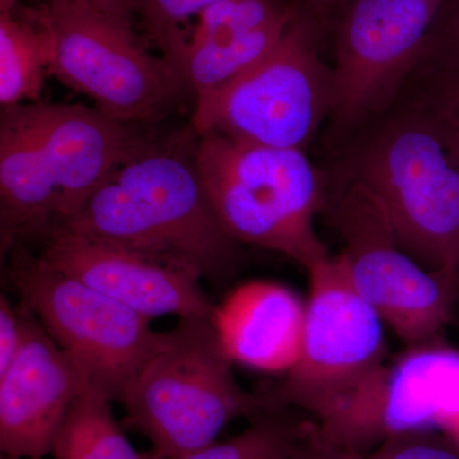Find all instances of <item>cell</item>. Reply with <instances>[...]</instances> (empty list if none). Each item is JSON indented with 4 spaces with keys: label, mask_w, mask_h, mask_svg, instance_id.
<instances>
[{
    "label": "cell",
    "mask_w": 459,
    "mask_h": 459,
    "mask_svg": "<svg viewBox=\"0 0 459 459\" xmlns=\"http://www.w3.org/2000/svg\"><path fill=\"white\" fill-rule=\"evenodd\" d=\"M153 140L81 104L26 102L0 114V247L47 238Z\"/></svg>",
    "instance_id": "6da1fadb"
},
{
    "label": "cell",
    "mask_w": 459,
    "mask_h": 459,
    "mask_svg": "<svg viewBox=\"0 0 459 459\" xmlns=\"http://www.w3.org/2000/svg\"><path fill=\"white\" fill-rule=\"evenodd\" d=\"M334 183L376 197L407 255L459 279V131L401 92L336 155Z\"/></svg>",
    "instance_id": "7a4b0ae2"
},
{
    "label": "cell",
    "mask_w": 459,
    "mask_h": 459,
    "mask_svg": "<svg viewBox=\"0 0 459 459\" xmlns=\"http://www.w3.org/2000/svg\"><path fill=\"white\" fill-rule=\"evenodd\" d=\"M189 142L153 141L115 169L82 210L57 228L161 259L201 280L230 279L240 262V244L214 213L195 142Z\"/></svg>",
    "instance_id": "3957f363"
},
{
    "label": "cell",
    "mask_w": 459,
    "mask_h": 459,
    "mask_svg": "<svg viewBox=\"0 0 459 459\" xmlns=\"http://www.w3.org/2000/svg\"><path fill=\"white\" fill-rule=\"evenodd\" d=\"M195 153L214 213L238 244L280 253L307 271L331 255L316 230L328 184L305 151L205 134Z\"/></svg>",
    "instance_id": "277c9868"
},
{
    "label": "cell",
    "mask_w": 459,
    "mask_h": 459,
    "mask_svg": "<svg viewBox=\"0 0 459 459\" xmlns=\"http://www.w3.org/2000/svg\"><path fill=\"white\" fill-rule=\"evenodd\" d=\"M119 402L124 425L168 459L210 446L230 422L270 409L238 385L212 319L199 318L179 319Z\"/></svg>",
    "instance_id": "5b68a950"
},
{
    "label": "cell",
    "mask_w": 459,
    "mask_h": 459,
    "mask_svg": "<svg viewBox=\"0 0 459 459\" xmlns=\"http://www.w3.org/2000/svg\"><path fill=\"white\" fill-rule=\"evenodd\" d=\"M328 31L307 4L299 5L279 42L255 65L195 100L197 135L305 151L333 98V68L320 56Z\"/></svg>",
    "instance_id": "8992f818"
},
{
    "label": "cell",
    "mask_w": 459,
    "mask_h": 459,
    "mask_svg": "<svg viewBox=\"0 0 459 459\" xmlns=\"http://www.w3.org/2000/svg\"><path fill=\"white\" fill-rule=\"evenodd\" d=\"M36 7L53 38L50 74L113 119L159 122L186 89L168 60L144 49L132 22L83 0H44Z\"/></svg>",
    "instance_id": "52a82bcc"
},
{
    "label": "cell",
    "mask_w": 459,
    "mask_h": 459,
    "mask_svg": "<svg viewBox=\"0 0 459 459\" xmlns=\"http://www.w3.org/2000/svg\"><path fill=\"white\" fill-rule=\"evenodd\" d=\"M446 2H338L328 23L334 65L327 144L334 156L394 104L418 65Z\"/></svg>",
    "instance_id": "ba28073f"
},
{
    "label": "cell",
    "mask_w": 459,
    "mask_h": 459,
    "mask_svg": "<svg viewBox=\"0 0 459 459\" xmlns=\"http://www.w3.org/2000/svg\"><path fill=\"white\" fill-rule=\"evenodd\" d=\"M8 279L21 301L82 370L91 388L113 401L162 346L169 331L152 320L49 267L22 244L11 250Z\"/></svg>",
    "instance_id": "9c48e42d"
},
{
    "label": "cell",
    "mask_w": 459,
    "mask_h": 459,
    "mask_svg": "<svg viewBox=\"0 0 459 459\" xmlns=\"http://www.w3.org/2000/svg\"><path fill=\"white\" fill-rule=\"evenodd\" d=\"M307 273L300 358L263 397L272 409L304 411L318 422L385 367L388 351L385 322L353 289L340 255Z\"/></svg>",
    "instance_id": "30bf717a"
},
{
    "label": "cell",
    "mask_w": 459,
    "mask_h": 459,
    "mask_svg": "<svg viewBox=\"0 0 459 459\" xmlns=\"http://www.w3.org/2000/svg\"><path fill=\"white\" fill-rule=\"evenodd\" d=\"M327 204L353 289L409 347L435 342L452 318L458 280L407 255L382 205L360 184H336Z\"/></svg>",
    "instance_id": "8fae6325"
},
{
    "label": "cell",
    "mask_w": 459,
    "mask_h": 459,
    "mask_svg": "<svg viewBox=\"0 0 459 459\" xmlns=\"http://www.w3.org/2000/svg\"><path fill=\"white\" fill-rule=\"evenodd\" d=\"M40 259L148 319H212L214 305L201 279L177 265L126 247L56 228Z\"/></svg>",
    "instance_id": "7c38bea8"
},
{
    "label": "cell",
    "mask_w": 459,
    "mask_h": 459,
    "mask_svg": "<svg viewBox=\"0 0 459 459\" xmlns=\"http://www.w3.org/2000/svg\"><path fill=\"white\" fill-rule=\"evenodd\" d=\"M23 307L25 341L0 374V452L4 459H44L51 455L66 413L90 385L82 370Z\"/></svg>",
    "instance_id": "4fadbf2b"
},
{
    "label": "cell",
    "mask_w": 459,
    "mask_h": 459,
    "mask_svg": "<svg viewBox=\"0 0 459 459\" xmlns=\"http://www.w3.org/2000/svg\"><path fill=\"white\" fill-rule=\"evenodd\" d=\"M299 4L287 0H223L162 54L195 100L255 65L279 42Z\"/></svg>",
    "instance_id": "5bb4252c"
},
{
    "label": "cell",
    "mask_w": 459,
    "mask_h": 459,
    "mask_svg": "<svg viewBox=\"0 0 459 459\" xmlns=\"http://www.w3.org/2000/svg\"><path fill=\"white\" fill-rule=\"evenodd\" d=\"M307 300L273 281H250L214 307L212 325L230 361L289 373L303 347Z\"/></svg>",
    "instance_id": "9a60e30c"
},
{
    "label": "cell",
    "mask_w": 459,
    "mask_h": 459,
    "mask_svg": "<svg viewBox=\"0 0 459 459\" xmlns=\"http://www.w3.org/2000/svg\"><path fill=\"white\" fill-rule=\"evenodd\" d=\"M53 38L38 7L21 4L0 13V105L16 107L40 98L53 60Z\"/></svg>",
    "instance_id": "2e32d148"
},
{
    "label": "cell",
    "mask_w": 459,
    "mask_h": 459,
    "mask_svg": "<svg viewBox=\"0 0 459 459\" xmlns=\"http://www.w3.org/2000/svg\"><path fill=\"white\" fill-rule=\"evenodd\" d=\"M113 400L95 388L83 392L54 439V459H168L155 448L138 451L115 419Z\"/></svg>",
    "instance_id": "e0dca14e"
},
{
    "label": "cell",
    "mask_w": 459,
    "mask_h": 459,
    "mask_svg": "<svg viewBox=\"0 0 459 459\" xmlns=\"http://www.w3.org/2000/svg\"><path fill=\"white\" fill-rule=\"evenodd\" d=\"M286 409H267L240 434L174 459H294L310 422Z\"/></svg>",
    "instance_id": "ac0fdd59"
},
{
    "label": "cell",
    "mask_w": 459,
    "mask_h": 459,
    "mask_svg": "<svg viewBox=\"0 0 459 459\" xmlns=\"http://www.w3.org/2000/svg\"><path fill=\"white\" fill-rule=\"evenodd\" d=\"M401 92L420 100L459 131V57L420 59Z\"/></svg>",
    "instance_id": "d6986e66"
},
{
    "label": "cell",
    "mask_w": 459,
    "mask_h": 459,
    "mask_svg": "<svg viewBox=\"0 0 459 459\" xmlns=\"http://www.w3.org/2000/svg\"><path fill=\"white\" fill-rule=\"evenodd\" d=\"M223 0H138L135 13L140 14L147 38L164 51L189 30V23Z\"/></svg>",
    "instance_id": "ffe728a7"
},
{
    "label": "cell",
    "mask_w": 459,
    "mask_h": 459,
    "mask_svg": "<svg viewBox=\"0 0 459 459\" xmlns=\"http://www.w3.org/2000/svg\"><path fill=\"white\" fill-rule=\"evenodd\" d=\"M362 459H459V440L430 428L389 435Z\"/></svg>",
    "instance_id": "44dd1931"
},
{
    "label": "cell",
    "mask_w": 459,
    "mask_h": 459,
    "mask_svg": "<svg viewBox=\"0 0 459 459\" xmlns=\"http://www.w3.org/2000/svg\"><path fill=\"white\" fill-rule=\"evenodd\" d=\"M459 56V0H448L420 57Z\"/></svg>",
    "instance_id": "7402d4cb"
},
{
    "label": "cell",
    "mask_w": 459,
    "mask_h": 459,
    "mask_svg": "<svg viewBox=\"0 0 459 459\" xmlns=\"http://www.w3.org/2000/svg\"><path fill=\"white\" fill-rule=\"evenodd\" d=\"M25 307H13L5 296L0 298V374L17 358L25 341Z\"/></svg>",
    "instance_id": "603a6c76"
},
{
    "label": "cell",
    "mask_w": 459,
    "mask_h": 459,
    "mask_svg": "<svg viewBox=\"0 0 459 459\" xmlns=\"http://www.w3.org/2000/svg\"><path fill=\"white\" fill-rule=\"evenodd\" d=\"M294 459H362V457L329 443L325 437H320L313 422H310V427L301 440Z\"/></svg>",
    "instance_id": "cb8c5ba5"
},
{
    "label": "cell",
    "mask_w": 459,
    "mask_h": 459,
    "mask_svg": "<svg viewBox=\"0 0 459 459\" xmlns=\"http://www.w3.org/2000/svg\"><path fill=\"white\" fill-rule=\"evenodd\" d=\"M83 2L108 16L132 22V16L137 9L138 0H83Z\"/></svg>",
    "instance_id": "d4e9b609"
},
{
    "label": "cell",
    "mask_w": 459,
    "mask_h": 459,
    "mask_svg": "<svg viewBox=\"0 0 459 459\" xmlns=\"http://www.w3.org/2000/svg\"><path fill=\"white\" fill-rule=\"evenodd\" d=\"M340 0H305V4L307 5L314 14L325 23L328 29L329 20H331L332 13L338 4Z\"/></svg>",
    "instance_id": "484cf974"
},
{
    "label": "cell",
    "mask_w": 459,
    "mask_h": 459,
    "mask_svg": "<svg viewBox=\"0 0 459 459\" xmlns=\"http://www.w3.org/2000/svg\"><path fill=\"white\" fill-rule=\"evenodd\" d=\"M2 459H4V458H2Z\"/></svg>",
    "instance_id": "4316f807"
}]
</instances>
